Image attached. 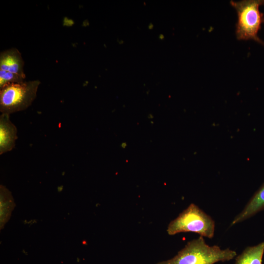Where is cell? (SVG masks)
<instances>
[{
    "mask_svg": "<svg viewBox=\"0 0 264 264\" xmlns=\"http://www.w3.org/2000/svg\"><path fill=\"white\" fill-rule=\"evenodd\" d=\"M40 81H24L7 85L0 90V111L11 113L28 108L36 97Z\"/></svg>",
    "mask_w": 264,
    "mask_h": 264,
    "instance_id": "277c9868",
    "label": "cell"
},
{
    "mask_svg": "<svg viewBox=\"0 0 264 264\" xmlns=\"http://www.w3.org/2000/svg\"><path fill=\"white\" fill-rule=\"evenodd\" d=\"M18 138L17 129L10 119L9 114L0 116V154L11 151Z\"/></svg>",
    "mask_w": 264,
    "mask_h": 264,
    "instance_id": "5b68a950",
    "label": "cell"
},
{
    "mask_svg": "<svg viewBox=\"0 0 264 264\" xmlns=\"http://www.w3.org/2000/svg\"><path fill=\"white\" fill-rule=\"evenodd\" d=\"M264 209V183L255 193L243 209L237 215L230 226L239 223Z\"/></svg>",
    "mask_w": 264,
    "mask_h": 264,
    "instance_id": "52a82bcc",
    "label": "cell"
},
{
    "mask_svg": "<svg viewBox=\"0 0 264 264\" xmlns=\"http://www.w3.org/2000/svg\"><path fill=\"white\" fill-rule=\"evenodd\" d=\"M153 26H154L153 24L152 23H150V24H149L148 27H149V29H152V28H153Z\"/></svg>",
    "mask_w": 264,
    "mask_h": 264,
    "instance_id": "8fae6325",
    "label": "cell"
},
{
    "mask_svg": "<svg viewBox=\"0 0 264 264\" xmlns=\"http://www.w3.org/2000/svg\"><path fill=\"white\" fill-rule=\"evenodd\" d=\"M25 78L20 75L0 70V88L9 84L23 82Z\"/></svg>",
    "mask_w": 264,
    "mask_h": 264,
    "instance_id": "30bf717a",
    "label": "cell"
},
{
    "mask_svg": "<svg viewBox=\"0 0 264 264\" xmlns=\"http://www.w3.org/2000/svg\"><path fill=\"white\" fill-rule=\"evenodd\" d=\"M215 223L213 219L194 203H191L169 224V235L181 232H194L200 236L212 239L214 236Z\"/></svg>",
    "mask_w": 264,
    "mask_h": 264,
    "instance_id": "3957f363",
    "label": "cell"
},
{
    "mask_svg": "<svg viewBox=\"0 0 264 264\" xmlns=\"http://www.w3.org/2000/svg\"><path fill=\"white\" fill-rule=\"evenodd\" d=\"M264 253V242L246 247L236 258L235 264H262Z\"/></svg>",
    "mask_w": 264,
    "mask_h": 264,
    "instance_id": "ba28073f",
    "label": "cell"
},
{
    "mask_svg": "<svg viewBox=\"0 0 264 264\" xmlns=\"http://www.w3.org/2000/svg\"><path fill=\"white\" fill-rule=\"evenodd\" d=\"M238 15L236 35L239 40H253L264 45V42L258 36L261 24L264 22L263 13L259 7L264 5V0H244L230 1Z\"/></svg>",
    "mask_w": 264,
    "mask_h": 264,
    "instance_id": "7a4b0ae2",
    "label": "cell"
},
{
    "mask_svg": "<svg viewBox=\"0 0 264 264\" xmlns=\"http://www.w3.org/2000/svg\"><path fill=\"white\" fill-rule=\"evenodd\" d=\"M236 255L235 250L228 248L221 249L216 245H209L200 236L188 242L173 258L156 264H214L230 261Z\"/></svg>",
    "mask_w": 264,
    "mask_h": 264,
    "instance_id": "6da1fadb",
    "label": "cell"
},
{
    "mask_svg": "<svg viewBox=\"0 0 264 264\" xmlns=\"http://www.w3.org/2000/svg\"><path fill=\"white\" fill-rule=\"evenodd\" d=\"M0 227L2 228L10 218L15 204L11 192L1 185L0 187Z\"/></svg>",
    "mask_w": 264,
    "mask_h": 264,
    "instance_id": "9c48e42d",
    "label": "cell"
},
{
    "mask_svg": "<svg viewBox=\"0 0 264 264\" xmlns=\"http://www.w3.org/2000/svg\"><path fill=\"white\" fill-rule=\"evenodd\" d=\"M24 62L21 52L16 48L3 51L0 54V70L20 75L25 78Z\"/></svg>",
    "mask_w": 264,
    "mask_h": 264,
    "instance_id": "8992f818",
    "label": "cell"
}]
</instances>
